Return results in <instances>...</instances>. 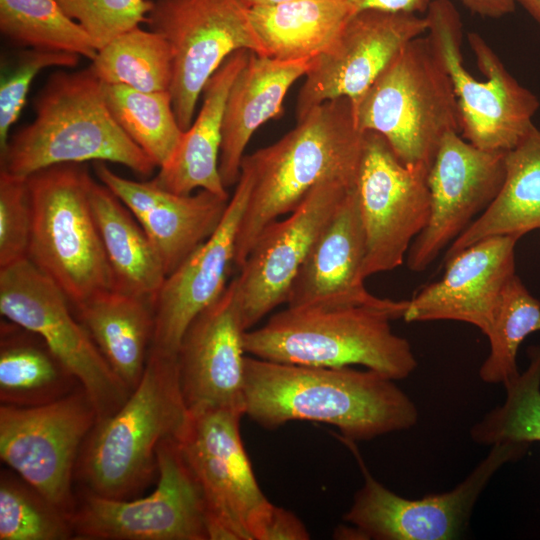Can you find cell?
Segmentation results:
<instances>
[{
    "label": "cell",
    "mask_w": 540,
    "mask_h": 540,
    "mask_svg": "<svg viewBox=\"0 0 540 540\" xmlns=\"http://www.w3.org/2000/svg\"><path fill=\"white\" fill-rule=\"evenodd\" d=\"M245 415L267 429L307 420L368 441L418 421L412 399L374 370L288 364L245 356Z\"/></svg>",
    "instance_id": "cell-1"
},
{
    "label": "cell",
    "mask_w": 540,
    "mask_h": 540,
    "mask_svg": "<svg viewBox=\"0 0 540 540\" xmlns=\"http://www.w3.org/2000/svg\"><path fill=\"white\" fill-rule=\"evenodd\" d=\"M363 139L351 99L339 98L314 107L277 142L244 156L252 185L236 238L238 269L263 229L294 211L320 182L356 184Z\"/></svg>",
    "instance_id": "cell-2"
},
{
    "label": "cell",
    "mask_w": 540,
    "mask_h": 540,
    "mask_svg": "<svg viewBox=\"0 0 540 540\" xmlns=\"http://www.w3.org/2000/svg\"><path fill=\"white\" fill-rule=\"evenodd\" d=\"M34 120L9 137L1 170L28 177L44 168L112 162L149 176L153 160L122 130L108 109L104 83L89 66L53 73L34 100Z\"/></svg>",
    "instance_id": "cell-3"
},
{
    "label": "cell",
    "mask_w": 540,
    "mask_h": 540,
    "mask_svg": "<svg viewBox=\"0 0 540 540\" xmlns=\"http://www.w3.org/2000/svg\"><path fill=\"white\" fill-rule=\"evenodd\" d=\"M190 418L179 381L177 354L150 348L139 384L111 416L97 421L76 465L84 489L129 499L157 472V450L179 439Z\"/></svg>",
    "instance_id": "cell-4"
},
{
    "label": "cell",
    "mask_w": 540,
    "mask_h": 540,
    "mask_svg": "<svg viewBox=\"0 0 540 540\" xmlns=\"http://www.w3.org/2000/svg\"><path fill=\"white\" fill-rule=\"evenodd\" d=\"M394 310L353 306L287 307L261 327L243 334L245 353L288 364L343 367L362 365L390 379L407 378L417 360L407 339L390 322Z\"/></svg>",
    "instance_id": "cell-5"
},
{
    "label": "cell",
    "mask_w": 540,
    "mask_h": 540,
    "mask_svg": "<svg viewBox=\"0 0 540 540\" xmlns=\"http://www.w3.org/2000/svg\"><path fill=\"white\" fill-rule=\"evenodd\" d=\"M351 102L357 127L381 134L410 168L428 172L443 136L460 133L451 79L426 35L407 43Z\"/></svg>",
    "instance_id": "cell-6"
},
{
    "label": "cell",
    "mask_w": 540,
    "mask_h": 540,
    "mask_svg": "<svg viewBox=\"0 0 540 540\" xmlns=\"http://www.w3.org/2000/svg\"><path fill=\"white\" fill-rule=\"evenodd\" d=\"M92 181L78 163L53 165L27 177L32 210L27 258L73 307L113 289L90 205Z\"/></svg>",
    "instance_id": "cell-7"
},
{
    "label": "cell",
    "mask_w": 540,
    "mask_h": 540,
    "mask_svg": "<svg viewBox=\"0 0 540 540\" xmlns=\"http://www.w3.org/2000/svg\"><path fill=\"white\" fill-rule=\"evenodd\" d=\"M426 36L448 73L457 97L462 137L478 148L507 152L535 126L537 96L506 69L496 52L478 33L467 39L479 70L477 80L463 64V25L450 0H432L425 14Z\"/></svg>",
    "instance_id": "cell-8"
},
{
    "label": "cell",
    "mask_w": 540,
    "mask_h": 540,
    "mask_svg": "<svg viewBox=\"0 0 540 540\" xmlns=\"http://www.w3.org/2000/svg\"><path fill=\"white\" fill-rule=\"evenodd\" d=\"M236 409L190 412L177 440L202 493L209 540H257L273 507L258 485Z\"/></svg>",
    "instance_id": "cell-9"
},
{
    "label": "cell",
    "mask_w": 540,
    "mask_h": 540,
    "mask_svg": "<svg viewBox=\"0 0 540 540\" xmlns=\"http://www.w3.org/2000/svg\"><path fill=\"white\" fill-rule=\"evenodd\" d=\"M61 289L28 258L0 268V312L36 335L76 377L97 421L113 415L131 390L114 373Z\"/></svg>",
    "instance_id": "cell-10"
},
{
    "label": "cell",
    "mask_w": 540,
    "mask_h": 540,
    "mask_svg": "<svg viewBox=\"0 0 540 540\" xmlns=\"http://www.w3.org/2000/svg\"><path fill=\"white\" fill-rule=\"evenodd\" d=\"M158 482L148 496L115 499L84 489L70 519L82 540H209L200 487L177 439L157 450Z\"/></svg>",
    "instance_id": "cell-11"
},
{
    "label": "cell",
    "mask_w": 540,
    "mask_h": 540,
    "mask_svg": "<svg viewBox=\"0 0 540 540\" xmlns=\"http://www.w3.org/2000/svg\"><path fill=\"white\" fill-rule=\"evenodd\" d=\"M146 23L169 43L172 105L181 129L192 124L210 77L234 52L267 56L241 0H155Z\"/></svg>",
    "instance_id": "cell-12"
},
{
    "label": "cell",
    "mask_w": 540,
    "mask_h": 540,
    "mask_svg": "<svg viewBox=\"0 0 540 540\" xmlns=\"http://www.w3.org/2000/svg\"><path fill=\"white\" fill-rule=\"evenodd\" d=\"M97 412L80 386L48 404L0 406V457L43 496L71 513L72 481Z\"/></svg>",
    "instance_id": "cell-13"
},
{
    "label": "cell",
    "mask_w": 540,
    "mask_h": 540,
    "mask_svg": "<svg viewBox=\"0 0 540 540\" xmlns=\"http://www.w3.org/2000/svg\"><path fill=\"white\" fill-rule=\"evenodd\" d=\"M362 470L364 483L344 519L362 539L449 540L466 529L472 509L491 477L505 463L523 456L530 445L497 443L468 477L449 492L406 499L377 481L368 471L354 441L344 439Z\"/></svg>",
    "instance_id": "cell-14"
},
{
    "label": "cell",
    "mask_w": 540,
    "mask_h": 540,
    "mask_svg": "<svg viewBox=\"0 0 540 540\" xmlns=\"http://www.w3.org/2000/svg\"><path fill=\"white\" fill-rule=\"evenodd\" d=\"M428 172L405 166L386 139L365 131L356 191L366 236L362 277L403 264L431 212Z\"/></svg>",
    "instance_id": "cell-15"
},
{
    "label": "cell",
    "mask_w": 540,
    "mask_h": 540,
    "mask_svg": "<svg viewBox=\"0 0 540 540\" xmlns=\"http://www.w3.org/2000/svg\"><path fill=\"white\" fill-rule=\"evenodd\" d=\"M356 184L327 179L285 219L268 224L235 278L245 331L286 303L291 284L320 232Z\"/></svg>",
    "instance_id": "cell-16"
},
{
    "label": "cell",
    "mask_w": 540,
    "mask_h": 540,
    "mask_svg": "<svg viewBox=\"0 0 540 540\" xmlns=\"http://www.w3.org/2000/svg\"><path fill=\"white\" fill-rule=\"evenodd\" d=\"M505 154L478 148L457 131L443 136L427 175L430 217L405 260L411 271H424L489 207L504 182Z\"/></svg>",
    "instance_id": "cell-17"
},
{
    "label": "cell",
    "mask_w": 540,
    "mask_h": 540,
    "mask_svg": "<svg viewBox=\"0 0 540 540\" xmlns=\"http://www.w3.org/2000/svg\"><path fill=\"white\" fill-rule=\"evenodd\" d=\"M427 32L414 13L360 10L330 47L311 61L296 106L297 121L330 100L360 96L413 39Z\"/></svg>",
    "instance_id": "cell-18"
},
{
    "label": "cell",
    "mask_w": 540,
    "mask_h": 540,
    "mask_svg": "<svg viewBox=\"0 0 540 540\" xmlns=\"http://www.w3.org/2000/svg\"><path fill=\"white\" fill-rule=\"evenodd\" d=\"M235 278L185 331L178 352L180 387L189 412L244 408L245 350Z\"/></svg>",
    "instance_id": "cell-19"
},
{
    "label": "cell",
    "mask_w": 540,
    "mask_h": 540,
    "mask_svg": "<svg viewBox=\"0 0 540 540\" xmlns=\"http://www.w3.org/2000/svg\"><path fill=\"white\" fill-rule=\"evenodd\" d=\"M251 185V172L241 164L239 180L217 229L165 278L154 300L151 348L177 354L191 322L225 290Z\"/></svg>",
    "instance_id": "cell-20"
},
{
    "label": "cell",
    "mask_w": 540,
    "mask_h": 540,
    "mask_svg": "<svg viewBox=\"0 0 540 540\" xmlns=\"http://www.w3.org/2000/svg\"><path fill=\"white\" fill-rule=\"evenodd\" d=\"M518 241L515 236H492L447 258L442 278L408 300L403 319L406 322H465L487 336L502 292L516 274Z\"/></svg>",
    "instance_id": "cell-21"
},
{
    "label": "cell",
    "mask_w": 540,
    "mask_h": 540,
    "mask_svg": "<svg viewBox=\"0 0 540 540\" xmlns=\"http://www.w3.org/2000/svg\"><path fill=\"white\" fill-rule=\"evenodd\" d=\"M366 236L356 187L341 202L312 245L288 292L287 307L371 306L404 315L408 300L370 293L362 277Z\"/></svg>",
    "instance_id": "cell-22"
},
{
    "label": "cell",
    "mask_w": 540,
    "mask_h": 540,
    "mask_svg": "<svg viewBox=\"0 0 540 540\" xmlns=\"http://www.w3.org/2000/svg\"><path fill=\"white\" fill-rule=\"evenodd\" d=\"M94 170L137 219L157 251L166 275L182 264L219 226L229 199L199 190L177 194L150 181H133L116 174L105 162Z\"/></svg>",
    "instance_id": "cell-23"
},
{
    "label": "cell",
    "mask_w": 540,
    "mask_h": 540,
    "mask_svg": "<svg viewBox=\"0 0 540 540\" xmlns=\"http://www.w3.org/2000/svg\"><path fill=\"white\" fill-rule=\"evenodd\" d=\"M311 61L279 60L250 53L225 105L219 172L226 189L239 180L250 138L261 125L281 114L289 88L306 75Z\"/></svg>",
    "instance_id": "cell-24"
},
{
    "label": "cell",
    "mask_w": 540,
    "mask_h": 540,
    "mask_svg": "<svg viewBox=\"0 0 540 540\" xmlns=\"http://www.w3.org/2000/svg\"><path fill=\"white\" fill-rule=\"evenodd\" d=\"M250 53H232L207 81L195 120L184 132L170 162L153 178L159 186L177 194L199 189L230 198L219 172L222 124L229 91Z\"/></svg>",
    "instance_id": "cell-25"
},
{
    "label": "cell",
    "mask_w": 540,
    "mask_h": 540,
    "mask_svg": "<svg viewBox=\"0 0 540 540\" xmlns=\"http://www.w3.org/2000/svg\"><path fill=\"white\" fill-rule=\"evenodd\" d=\"M74 309L114 373L132 391L143 376L152 345L153 300L110 289Z\"/></svg>",
    "instance_id": "cell-26"
},
{
    "label": "cell",
    "mask_w": 540,
    "mask_h": 540,
    "mask_svg": "<svg viewBox=\"0 0 540 540\" xmlns=\"http://www.w3.org/2000/svg\"><path fill=\"white\" fill-rule=\"evenodd\" d=\"M90 205L113 277V289L155 300L167 277L149 237L122 201L94 179Z\"/></svg>",
    "instance_id": "cell-27"
},
{
    "label": "cell",
    "mask_w": 540,
    "mask_h": 540,
    "mask_svg": "<svg viewBox=\"0 0 540 540\" xmlns=\"http://www.w3.org/2000/svg\"><path fill=\"white\" fill-rule=\"evenodd\" d=\"M540 229V130L534 126L505 154L503 185L489 207L451 244L445 260L492 236H515Z\"/></svg>",
    "instance_id": "cell-28"
},
{
    "label": "cell",
    "mask_w": 540,
    "mask_h": 540,
    "mask_svg": "<svg viewBox=\"0 0 540 540\" xmlns=\"http://www.w3.org/2000/svg\"><path fill=\"white\" fill-rule=\"evenodd\" d=\"M355 12L348 0H292L249 8L267 56L287 61L322 54Z\"/></svg>",
    "instance_id": "cell-29"
},
{
    "label": "cell",
    "mask_w": 540,
    "mask_h": 540,
    "mask_svg": "<svg viewBox=\"0 0 540 540\" xmlns=\"http://www.w3.org/2000/svg\"><path fill=\"white\" fill-rule=\"evenodd\" d=\"M80 386L38 335L20 326L18 330L2 327L1 404L20 407L48 404Z\"/></svg>",
    "instance_id": "cell-30"
},
{
    "label": "cell",
    "mask_w": 540,
    "mask_h": 540,
    "mask_svg": "<svg viewBox=\"0 0 540 540\" xmlns=\"http://www.w3.org/2000/svg\"><path fill=\"white\" fill-rule=\"evenodd\" d=\"M104 84L139 91H170L173 58L169 43L159 33L132 28L100 48L90 65Z\"/></svg>",
    "instance_id": "cell-31"
},
{
    "label": "cell",
    "mask_w": 540,
    "mask_h": 540,
    "mask_svg": "<svg viewBox=\"0 0 540 540\" xmlns=\"http://www.w3.org/2000/svg\"><path fill=\"white\" fill-rule=\"evenodd\" d=\"M104 92L108 109L122 130L158 168L166 166L184 134L170 91L144 92L124 85L104 84Z\"/></svg>",
    "instance_id": "cell-32"
},
{
    "label": "cell",
    "mask_w": 540,
    "mask_h": 540,
    "mask_svg": "<svg viewBox=\"0 0 540 540\" xmlns=\"http://www.w3.org/2000/svg\"><path fill=\"white\" fill-rule=\"evenodd\" d=\"M0 31L28 49L67 52L91 61L98 52L91 36L58 0H0Z\"/></svg>",
    "instance_id": "cell-33"
},
{
    "label": "cell",
    "mask_w": 540,
    "mask_h": 540,
    "mask_svg": "<svg viewBox=\"0 0 540 540\" xmlns=\"http://www.w3.org/2000/svg\"><path fill=\"white\" fill-rule=\"evenodd\" d=\"M540 331V301L515 274L506 284L492 327L487 334L490 352L479 369L489 384H507L518 374L516 356L524 339Z\"/></svg>",
    "instance_id": "cell-34"
},
{
    "label": "cell",
    "mask_w": 540,
    "mask_h": 540,
    "mask_svg": "<svg viewBox=\"0 0 540 540\" xmlns=\"http://www.w3.org/2000/svg\"><path fill=\"white\" fill-rule=\"evenodd\" d=\"M527 354V368L504 385L503 404L471 428L474 442L492 446L504 442L531 445L540 441V346H530Z\"/></svg>",
    "instance_id": "cell-35"
},
{
    "label": "cell",
    "mask_w": 540,
    "mask_h": 540,
    "mask_svg": "<svg viewBox=\"0 0 540 540\" xmlns=\"http://www.w3.org/2000/svg\"><path fill=\"white\" fill-rule=\"evenodd\" d=\"M74 538L70 514L12 472L0 476V540Z\"/></svg>",
    "instance_id": "cell-36"
},
{
    "label": "cell",
    "mask_w": 540,
    "mask_h": 540,
    "mask_svg": "<svg viewBox=\"0 0 540 540\" xmlns=\"http://www.w3.org/2000/svg\"><path fill=\"white\" fill-rule=\"evenodd\" d=\"M99 50L118 35L146 23L152 0H58Z\"/></svg>",
    "instance_id": "cell-37"
},
{
    "label": "cell",
    "mask_w": 540,
    "mask_h": 540,
    "mask_svg": "<svg viewBox=\"0 0 540 540\" xmlns=\"http://www.w3.org/2000/svg\"><path fill=\"white\" fill-rule=\"evenodd\" d=\"M80 58L77 54L42 49H28L20 55L0 83V153L7 146L10 128L19 118L38 73L50 67H75Z\"/></svg>",
    "instance_id": "cell-38"
},
{
    "label": "cell",
    "mask_w": 540,
    "mask_h": 540,
    "mask_svg": "<svg viewBox=\"0 0 540 540\" xmlns=\"http://www.w3.org/2000/svg\"><path fill=\"white\" fill-rule=\"evenodd\" d=\"M31 226L27 177L0 170V268L27 258Z\"/></svg>",
    "instance_id": "cell-39"
},
{
    "label": "cell",
    "mask_w": 540,
    "mask_h": 540,
    "mask_svg": "<svg viewBox=\"0 0 540 540\" xmlns=\"http://www.w3.org/2000/svg\"><path fill=\"white\" fill-rule=\"evenodd\" d=\"M304 523L291 511L273 505L257 540H308Z\"/></svg>",
    "instance_id": "cell-40"
},
{
    "label": "cell",
    "mask_w": 540,
    "mask_h": 540,
    "mask_svg": "<svg viewBox=\"0 0 540 540\" xmlns=\"http://www.w3.org/2000/svg\"><path fill=\"white\" fill-rule=\"evenodd\" d=\"M357 11L381 10L421 14L427 12L432 0H348Z\"/></svg>",
    "instance_id": "cell-41"
},
{
    "label": "cell",
    "mask_w": 540,
    "mask_h": 540,
    "mask_svg": "<svg viewBox=\"0 0 540 540\" xmlns=\"http://www.w3.org/2000/svg\"><path fill=\"white\" fill-rule=\"evenodd\" d=\"M468 10L488 18H501L515 10L514 0H459Z\"/></svg>",
    "instance_id": "cell-42"
},
{
    "label": "cell",
    "mask_w": 540,
    "mask_h": 540,
    "mask_svg": "<svg viewBox=\"0 0 540 540\" xmlns=\"http://www.w3.org/2000/svg\"><path fill=\"white\" fill-rule=\"evenodd\" d=\"M540 25V0H514Z\"/></svg>",
    "instance_id": "cell-43"
},
{
    "label": "cell",
    "mask_w": 540,
    "mask_h": 540,
    "mask_svg": "<svg viewBox=\"0 0 540 540\" xmlns=\"http://www.w3.org/2000/svg\"><path fill=\"white\" fill-rule=\"evenodd\" d=\"M248 8L257 7V6H271L277 5L292 0H241Z\"/></svg>",
    "instance_id": "cell-44"
}]
</instances>
